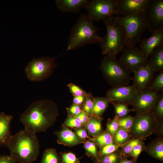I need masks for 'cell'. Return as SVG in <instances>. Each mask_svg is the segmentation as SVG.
Returning a JSON list of instances; mask_svg holds the SVG:
<instances>
[{
    "label": "cell",
    "instance_id": "obj_14",
    "mask_svg": "<svg viewBox=\"0 0 163 163\" xmlns=\"http://www.w3.org/2000/svg\"><path fill=\"white\" fill-rule=\"evenodd\" d=\"M149 0H117L115 15L126 16L143 11Z\"/></svg>",
    "mask_w": 163,
    "mask_h": 163
},
{
    "label": "cell",
    "instance_id": "obj_34",
    "mask_svg": "<svg viewBox=\"0 0 163 163\" xmlns=\"http://www.w3.org/2000/svg\"><path fill=\"white\" fill-rule=\"evenodd\" d=\"M121 147L114 143L106 145L100 149L98 153V157L111 154L118 150Z\"/></svg>",
    "mask_w": 163,
    "mask_h": 163
},
{
    "label": "cell",
    "instance_id": "obj_22",
    "mask_svg": "<svg viewBox=\"0 0 163 163\" xmlns=\"http://www.w3.org/2000/svg\"><path fill=\"white\" fill-rule=\"evenodd\" d=\"M103 118L91 115L84 126V128L88 132L89 135L92 138L95 137L103 131L102 126Z\"/></svg>",
    "mask_w": 163,
    "mask_h": 163
},
{
    "label": "cell",
    "instance_id": "obj_31",
    "mask_svg": "<svg viewBox=\"0 0 163 163\" xmlns=\"http://www.w3.org/2000/svg\"><path fill=\"white\" fill-rule=\"evenodd\" d=\"M142 139L132 138L122 146L121 152L122 156L131 157V154L134 147L138 144Z\"/></svg>",
    "mask_w": 163,
    "mask_h": 163
},
{
    "label": "cell",
    "instance_id": "obj_4",
    "mask_svg": "<svg viewBox=\"0 0 163 163\" xmlns=\"http://www.w3.org/2000/svg\"><path fill=\"white\" fill-rule=\"evenodd\" d=\"M114 17L103 21L107 32L103 37H100L99 44L102 54L110 57L116 58L126 46V38L122 27L114 19Z\"/></svg>",
    "mask_w": 163,
    "mask_h": 163
},
{
    "label": "cell",
    "instance_id": "obj_42",
    "mask_svg": "<svg viewBox=\"0 0 163 163\" xmlns=\"http://www.w3.org/2000/svg\"><path fill=\"white\" fill-rule=\"evenodd\" d=\"M69 115L75 116L79 113L82 110L81 105L73 104L70 107L67 108Z\"/></svg>",
    "mask_w": 163,
    "mask_h": 163
},
{
    "label": "cell",
    "instance_id": "obj_1",
    "mask_svg": "<svg viewBox=\"0 0 163 163\" xmlns=\"http://www.w3.org/2000/svg\"><path fill=\"white\" fill-rule=\"evenodd\" d=\"M59 115L56 104L47 99L33 102L20 115L24 129L32 133L44 132L55 123Z\"/></svg>",
    "mask_w": 163,
    "mask_h": 163
},
{
    "label": "cell",
    "instance_id": "obj_35",
    "mask_svg": "<svg viewBox=\"0 0 163 163\" xmlns=\"http://www.w3.org/2000/svg\"><path fill=\"white\" fill-rule=\"evenodd\" d=\"M119 127L117 118L115 116L113 119H109L107 124L106 130L113 138Z\"/></svg>",
    "mask_w": 163,
    "mask_h": 163
},
{
    "label": "cell",
    "instance_id": "obj_9",
    "mask_svg": "<svg viewBox=\"0 0 163 163\" xmlns=\"http://www.w3.org/2000/svg\"><path fill=\"white\" fill-rule=\"evenodd\" d=\"M54 58L40 57L34 59L25 69L27 78L33 82H39L49 77L55 67Z\"/></svg>",
    "mask_w": 163,
    "mask_h": 163
},
{
    "label": "cell",
    "instance_id": "obj_36",
    "mask_svg": "<svg viewBox=\"0 0 163 163\" xmlns=\"http://www.w3.org/2000/svg\"><path fill=\"white\" fill-rule=\"evenodd\" d=\"M62 163H80L78 158L73 153L69 152L61 153L60 154Z\"/></svg>",
    "mask_w": 163,
    "mask_h": 163
},
{
    "label": "cell",
    "instance_id": "obj_15",
    "mask_svg": "<svg viewBox=\"0 0 163 163\" xmlns=\"http://www.w3.org/2000/svg\"><path fill=\"white\" fill-rule=\"evenodd\" d=\"M133 73V85L139 91L148 87L153 80L155 72L152 66L148 63Z\"/></svg>",
    "mask_w": 163,
    "mask_h": 163
},
{
    "label": "cell",
    "instance_id": "obj_43",
    "mask_svg": "<svg viewBox=\"0 0 163 163\" xmlns=\"http://www.w3.org/2000/svg\"><path fill=\"white\" fill-rule=\"evenodd\" d=\"M74 117L77 120L84 126L89 118L88 115L83 110L79 113Z\"/></svg>",
    "mask_w": 163,
    "mask_h": 163
},
{
    "label": "cell",
    "instance_id": "obj_28",
    "mask_svg": "<svg viewBox=\"0 0 163 163\" xmlns=\"http://www.w3.org/2000/svg\"><path fill=\"white\" fill-rule=\"evenodd\" d=\"M115 109V116L117 118H121L128 115L131 112H134L133 109H129L128 105L122 103L111 102Z\"/></svg>",
    "mask_w": 163,
    "mask_h": 163
},
{
    "label": "cell",
    "instance_id": "obj_18",
    "mask_svg": "<svg viewBox=\"0 0 163 163\" xmlns=\"http://www.w3.org/2000/svg\"><path fill=\"white\" fill-rule=\"evenodd\" d=\"M88 0H56L55 4L60 11L67 13H76L85 8Z\"/></svg>",
    "mask_w": 163,
    "mask_h": 163
},
{
    "label": "cell",
    "instance_id": "obj_26",
    "mask_svg": "<svg viewBox=\"0 0 163 163\" xmlns=\"http://www.w3.org/2000/svg\"><path fill=\"white\" fill-rule=\"evenodd\" d=\"M84 144L86 155L88 157H91L95 159L96 161H99L97 146L95 143L91 139H88L85 140Z\"/></svg>",
    "mask_w": 163,
    "mask_h": 163
},
{
    "label": "cell",
    "instance_id": "obj_47",
    "mask_svg": "<svg viewBox=\"0 0 163 163\" xmlns=\"http://www.w3.org/2000/svg\"><path fill=\"white\" fill-rule=\"evenodd\" d=\"M94 163H100V162H99V161H95Z\"/></svg>",
    "mask_w": 163,
    "mask_h": 163
},
{
    "label": "cell",
    "instance_id": "obj_16",
    "mask_svg": "<svg viewBox=\"0 0 163 163\" xmlns=\"http://www.w3.org/2000/svg\"><path fill=\"white\" fill-rule=\"evenodd\" d=\"M163 43V29L158 30L152 34L149 38L141 40V50L147 59L152 50L157 46Z\"/></svg>",
    "mask_w": 163,
    "mask_h": 163
},
{
    "label": "cell",
    "instance_id": "obj_33",
    "mask_svg": "<svg viewBox=\"0 0 163 163\" xmlns=\"http://www.w3.org/2000/svg\"><path fill=\"white\" fill-rule=\"evenodd\" d=\"M149 89L156 91H163V72H159L148 87Z\"/></svg>",
    "mask_w": 163,
    "mask_h": 163
},
{
    "label": "cell",
    "instance_id": "obj_27",
    "mask_svg": "<svg viewBox=\"0 0 163 163\" xmlns=\"http://www.w3.org/2000/svg\"><path fill=\"white\" fill-rule=\"evenodd\" d=\"M154 117L158 120L162 121L163 118V94L160 95L153 108L151 111Z\"/></svg>",
    "mask_w": 163,
    "mask_h": 163
},
{
    "label": "cell",
    "instance_id": "obj_41",
    "mask_svg": "<svg viewBox=\"0 0 163 163\" xmlns=\"http://www.w3.org/2000/svg\"><path fill=\"white\" fill-rule=\"evenodd\" d=\"M75 133L79 138L82 141H85L86 139H91V138L89 137L86 129L83 128H73Z\"/></svg>",
    "mask_w": 163,
    "mask_h": 163
},
{
    "label": "cell",
    "instance_id": "obj_37",
    "mask_svg": "<svg viewBox=\"0 0 163 163\" xmlns=\"http://www.w3.org/2000/svg\"><path fill=\"white\" fill-rule=\"evenodd\" d=\"M62 126L72 128H84V126L77 120L74 116L69 115Z\"/></svg>",
    "mask_w": 163,
    "mask_h": 163
},
{
    "label": "cell",
    "instance_id": "obj_2",
    "mask_svg": "<svg viewBox=\"0 0 163 163\" xmlns=\"http://www.w3.org/2000/svg\"><path fill=\"white\" fill-rule=\"evenodd\" d=\"M10 151V157L18 163H32L40 150L39 141L36 133L24 129L13 135L5 145Z\"/></svg>",
    "mask_w": 163,
    "mask_h": 163
},
{
    "label": "cell",
    "instance_id": "obj_25",
    "mask_svg": "<svg viewBox=\"0 0 163 163\" xmlns=\"http://www.w3.org/2000/svg\"><path fill=\"white\" fill-rule=\"evenodd\" d=\"M91 139L95 143L100 149L106 145L114 143L113 137L106 130L97 136L91 138Z\"/></svg>",
    "mask_w": 163,
    "mask_h": 163
},
{
    "label": "cell",
    "instance_id": "obj_20",
    "mask_svg": "<svg viewBox=\"0 0 163 163\" xmlns=\"http://www.w3.org/2000/svg\"><path fill=\"white\" fill-rule=\"evenodd\" d=\"M148 63L155 72H163V43L156 47L152 51Z\"/></svg>",
    "mask_w": 163,
    "mask_h": 163
},
{
    "label": "cell",
    "instance_id": "obj_38",
    "mask_svg": "<svg viewBox=\"0 0 163 163\" xmlns=\"http://www.w3.org/2000/svg\"><path fill=\"white\" fill-rule=\"evenodd\" d=\"M145 148L146 146L143 140H142L133 148L131 152V157L136 161L141 153L143 151L145 150Z\"/></svg>",
    "mask_w": 163,
    "mask_h": 163
},
{
    "label": "cell",
    "instance_id": "obj_11",
    "mask_svg": "<svg viewBox=\"0 0 163 163\" xmlns=\"http://www.w3.org/2000/svg\"><path fill=\"white\" fill-rule=\"evenodd\" d=\"M161 93L151 90L148 87L138 91L131 104L136 115L150 111L159 98Z\"/></svg>",
    "mask_w": 163,
    "mask_h": 163
},
{
    "label": "cell",
    "instance_id": "obj_17",
    "mask_svg": "<svg viewBox=\"0 0 163 163\" xmlns=\"http://www.w3.org/2000/svg\"><path fill=\"white\" fill-rule=\"evenodd\" d=\"M62 127L60 130L54 133L57 137L58 143L72 147L84 143L85 141H82L76 133L69 128L64 126Z\"/></svg>",
    "mask_w": 163,
    "mask_h": 163
},
{
    "label": "cell",
    "instance_id": "obj_30",
    "mask_svg": "<svg viewBox=\"0 0 163 163\" xmlns=\"http://www.w3.org/2000/svg\"><path fill=\"white\" fill-rule=\"evenodd\" d=\"M122 157L121 150H118L111 154L99 158L101 163H119Z\"/></svg>",
    "mask_w": 163,
    "mask_h": 163
},
{
    "label": "cell",
    "instance_id": "obj_19",
    "mask_svg": "<svg viewBox=\"0 0 163 163\" xmlns=\"http://www.w3.org/2000/svg\"><path fill=\"white\" fill-rule=\"evenodd\" d=\"M13 118L11 115L0 113V145H5L11 136L10 126Z\"/></svg>",
    "mask_w": 163,
    "mask_h": 163
},
{
    "label": "cell",
    "instance_id": "obj_24",
    "mask_svg": "<svg viewBox=\"0 0 163 163\" xmlns=\"http://www.w3.org/2000/svg\"><path fill=\"white\" fill-rule=\"evenodd\" d=\"M40 163H62L60 157L56 149L49 148L44 152Z\"/></svg>",
    "mask_w": 163,
    "mask_h": 163
},
{
    "label": "cell",
    "instance_id": "obj_12",
    "mask_svg": "<svg viewBox=\"0 0 163 163\" xmlns=\"http://www.w3.org/2000/svg\"><path fill=\"white\" fill-rule=\"evenodd\" d=\"M119 60L130 73L148 63L141 49L135 46H126Z\"/></svg>",
    "mask_w": 163,
    "mask_h": 163
},
{
    "label": "cell",
    "instance_id": "obj_29",
    "mask_svg": "<svg viewBox=\"0 0 163 163\" xmlns=\"http://www.w3.org/2000/svg\"><path fill=\"white\" fill-rule=\"evenodd\" d=\"M113 138L114 143L121 146L131 139L129 133L120 127Z\"/></svg>",
    "mask_w": 163,
    "mask_h": 163
},
{
    "label": "cell",
    "instance_id": "obj_44",
    "mask_svg": "<svg viewBox=\"0 0 163 163\" xmlns=\"http://www.w3.org/2000/svg\"><path fill=\"white\" fill-rule=\"evenodd\" d=\"M0 163H15L9 155L0 156Z\"/></svg>",
    "mask_w": 163,
    "mask_h": 163
},
{
    "label": "cell",
    "instance_id": "obj_6",
    "mask_svg": "<svg viewBox=\"0 0 163 163\" xmlns=\"http://www.w3.org/2000/svg\"><path fill=\"white\" fill-rule=\"evenodd\" d=\"M100 69L112 87L127 85L133 80L130 73L116 58L106 56L101 61Z\"/></svg>",
    "mask_w": 163,
    "mask_h": 163
},
{
    "label": "cell",
    "instance_id": "obj_5",
    "mask_svg": "<svg viewBox=\"0 0 163 163\" xmlns=\"http://www.w3.org/2000/svg\"><path fill=\"white\" fill-rule=\"evenodd\" d=\"M114 19L123 28L126 38V46H135L140 42L141 36L147 29L143 11L126 16H116Z\"/></svg>",
    "mask_w": 163,
    "mask_h": 163
},
{
    "label": "cell",
    "instance_id": "obj_45",
    "mask_svg": "<svg viewBox=\"0 0 163 163\" xmlns=\"http://www.w3.org/2000/svg\"><path fill=\"white\" fill-rule=\"evenodd\" d=\"M85 97L84 96H74L73 100V104L81 105L84 103Z\"/></svg>",
    "mask_w": 163,
    "mask_h": 163
},
{
    "label": "cell",
    "instance_id": "obj_13",
    "mask_svg": "<svg viewBox=\"0 0 163 163\" xmlns=\"http://www.w3.org/2000/svg\"><path fill=\"white\" fill-rule=\"evenodd\" d=\"M138 91L133 85L112 87L107 91L106 97L110 103H120L128 106L131 105Z\"/></svg>",
    "mask_w": 163,
    "mask_h": 163
},
{
    "label": "cell",
    "instance_id": "obj_46",
    "mask_svg": "<svg viewBox=\"0 0 163 163\" xmlns=\"http://www.w3.org/2000/svg\"><path fill=\"white\" fill-rule=\"evenodd\" d=\"M136 161L133 158L128 159L127 157L122 156L119 163H136Z\"/></svg>",
    "mask_w": 163,
    "mask_h": 163
},
{
    "label": "cell",
    "instance_id": "obj_8",
    "mask_svg": "<svg viewBox=\"0 0 163 163\" xmlns=\"http://www.w3.org/2000/svg\"><path fill=\"white\" fill-rule=\"evenodd\" d=\"M117 0H88L85 8L86 15L92 21H98L114 17Z\"/></svg>",
    "mask_w": 163,
    "mask_h": 163
},
{
    "label": "cell",
    "instance_id": "obj_23",
    "mask_svg": "<svg viewBox=\"0 0 163 163\" xmlns=\"http://www.w3.org/2000/svg\"><path fill=\"white\" fill-rule=\"evenodd\" d=\"M93 107L91 115L101 117L109 106L110 102L105 97H93Z\"/></svg>",
    "mask_w": 163,
    "mask_h": 163
},
{
    "label": "cell",
    "instance_id": "obj_7",
    "mask_svg": "<svg viewBox=\"0 0 163 163\" xmlns=\"http://www.w3.org/2000/svg\"><path fill=\"white\" fill-rule=\"evenodd\" d=\"M163 135V122L157 120L151 111L136 115L129 134L132 138L143 139L152 134Z\"/></svg>",
    "mask_w": 163,
    "mask_h": 163
},
{
    "label": "cell",
    "instance_id": "obj_3",
    "mask_svg": "<svg viewBox=\"0 0 163 163\" xmlns=\"http://www.w3.org/2000/svg\"><path fill=\"white\" fill-rule=\"evenodd\" d=\"M98 30L93 21L86 15H81L71 30L67 50H75L88 44H99L100 36L98 35Z\"/></svg>",
    "mask_w": 163,
    "mask_h": 163
},
{
    "label": "cell",
    "instance_id": "obj_39",
    "mask_svg": "<svg viewBox=\"0 0 163 163\" xmlns=\"http://www.w3.org/2000/svg\"><path fill=\"white\" fill-rule=\"evenodd\" d=\"M91 95L86 97L82 107V110L89 117L92 115L93 107V103ZM93 99V98H92Z\"/></svg>",
    "mask_w": 163,
    "mask_h": 163
},
{
    "label": "cell",
    "instance_id": "obj_21",
    "mask_svg": "<svg viewBox=\"0 0 163 163\" xmlns=\"http://www.w3.org/2000/svg\"><path fill=\"white\" fill-rule=\"evenodd\" d=\"M145 151L150 156L161 161H163V139L159 136L150 142Z\"/></svg>",
    "mask_w": 163,
    "mask_h": 163
},
{
    "label": "cell",
    "instance_id": "obj_32",
    "mask_svg": "<svg viewBox=\"0 0 163 163\" xmlns=\"http://www.w3.org/2000/svg\"><path fill=\"white\" fill-rule=\"evenodd\" d=\"M117 121L120 128L129 133L132 127L134 121V117L131 115L124 117L117 118Z\"/></svg>",
    "mask_w": 163,
    "mask_h": 163
},
{
    "label": "cell",
    "instance_id": "obj_10",
    "mask_svg": "<svg viewBox=\"0 0 163 163\" xmlns=\"http://www.w3.org/2000/svg\"><path fill=\"white\" fill-rule=\"evenodd\" d=\"M143 12L147 29L152 34L163 29V0H149Z\"/></svg>",
    "mask_w": 163,
    "mask_h": 163
},
{
    "label": "cell",
    "instance_id": "obj_40",
    "mask_svg": "<svg viewBox=\"0 0 163 163\" xmlns=\"http://www.w3.org/2000/svg\"><path fill=\"white\" fill-rule=\"evenodd\" d=\"M68 86L74 96H84L86 97L91 95L90 94L86 93L79 87L72 83L69 84Z\"/></svg>",
    "mask_w": 163,
    "mask_h": 163
}]
</instances>
